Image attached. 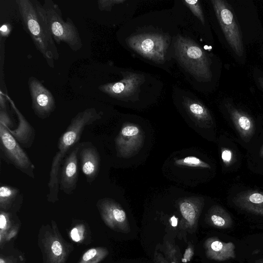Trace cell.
<instances>
[{
	"mask_svg": "<svg viewBox=\"0 0 263 263\" xmlns=\"http://www.w3.org/2000/svg\"><path fill=\"white\" fill-rule=\"evenodd\" d=\"M183 104L189 114L198 120L209 124L212 123L209 110L199 101L185 97Z\"/></svg>",
	"mask_w": 263,
	"mask_h": 263,
	"instance_id": "18",
	"label": "cell"
},
{
	"mask_svg": "<svg viewBox=\"0 0 263 263\" xmlns=\"http://www.w3.org/2000/svg\"><path fill=\"white\" fill-rule=\"evenodd\" d=\"M11 30V27L9 24L2 25L0 28L1 35L2 37H7L10 34Z\"/></svg>",
	"mask_w": 263,
	"mask_h": 263,
	"instance_id": "31",
	"label": "cell"
},
{
	"mask_svg": "<svg viewBox=\"0 0 263 263\" xmlns=\"http://www.w3.org/2000/svg\"><path fill=\"white\" fill-rule=\"evenodd\" d=\"M25 29L48 65L54 67L59 53L51 34L43 4L37 0H16Z\"/></svg>",
	"mask_w": 263,
	"mask_h": 263,
	"instance_id": "1",
	"label": "cell"
},
{
	"mask_svg": "<svg viewBox=\"0 0 263 263\" xmlns=\"http://www.w3.org/2000/svg\"><path fill=\"white\" fill-rule=\"evenodd\" d=\"M96 205L102 220L109 227L115 228L125 221L126 218L125 212L111 200L101 199Z\"/></svg>",
	"mask_w": 263,
	"mask_h": 263,
	"instance_id": "15",
	"label": "cell"
},
{
	"mask_svg": "<svg viewBox=\"0 0 263 263\" xmlns=\"http://www.w3.org/2000/svg\"><path fill=\"white\" fill-rule=\"evenodd\" d=\"M86 226L83 223L76 224L71 230L70 236L72 240L76 242H82L86 235Z\"/></svg>",
	"mask_w": 263,
	"mask_h": 263,
	"instance_id": "24",
	"label": "cell"
},
{
	"mask_svg": "<svg viewBox=\"0 0 263 263\" xmlns=\"http://www.w3.org/2000/svg\"><path fill=\"white\" fill-rule=\"evenodd\" d=\"M211 2L228 44L237 56L242 57L244 53L242 36L232 7L225 0H211Z\"/></svg>",
	"mask_w": 263,
	"mask_h": 263,
	"instance_id": "5",
	"label": "cell"
},
{
	"mask_svg": "<svg viewBox=\"0 0 263 263\" xmlns=\"http://www.w3.org/2000/svg\"><path fill=\"white\" fill-rule=\"evenodd\" d=\"M0 123L10 129L13 127V123L7 111L0 110Z\"/></svg>",
	"mask_w": 263,
	"mask_h": 263,
	"instance_id": "30",
	"label": "cell"
},
{
	"mask_svg": "<svg viewBox=\"0 0 263 263\" xmlns=\"http://www.w3.org/2000/svg\"><path fill=\"white\" fill-rule=\"evenodd\" d=\"M0 263H16L15 258L12 257H5L2 256L0 258Z\"/></svg>",
	"mask_w": 263,
	"mask_h": 263,
	"instance_id": "35",
	"label": "cell"
},
{
	"mask_svg": "<svg viewBox=\"0 0 263 263\" xmlns=\"http://www.w3.org/2000/svg\"><path fill=\"white\" fill-rule=\"evenodd\" d=\"M170 220L171 221L172 226L175 227H176L178 224V219L175 217L173 216L171 218Z\"/></svg>",
	"mask_w": 263,
	"mask_h": 263,
	"instance_id": "36",
	"label": "cell"
},
{
	"mask_svg": "<svg viewBox=\"0 0 263 263\" xmlns=\"http://www.w3.org/2000/svg\"><path fill=\"white\" fill-rule=\"evenodd\" d=\"M260 156L263 158V146L262 147H261V149H260Z\"/></svg>",
	"mask_w": 263,
	"mask_h": 263,
	"instance_id": "39",
	"label": "cell"
},
{
	"mask_svg": "<svg viewBox=\"0 0 263 263\" xmlns=\"http://www.w3.org/2000/svg\"><path fill=\"white\" fill-rule=\"evenodd\" d=\"M51 34L56 43H66L73 51L82 47L78 28L69 17L65 22L59 5L52 0H45L43 4Z\"/></svg>",
	"mask_w": 263,
	"mask_h": 263,
	"instance_id": "4",
	"label": "cell"
},
{
	"mask_svg": "<svg viewBox=\"0 0 263 263\" xmlns=\"http://www.w3.org/2000/svg\"><path fill=\"white\" fill-rule=\"evenodd\" d=\"M108 254L107 249L102 247L91 248L87 250L82 255L78 263H99Z\"/></svg>",
	"mask_w": 263,
	"mask_h": 263,
	"instance_id": "21",
	"label": "cell"
},
{
	"mask_svg": "<svg viewBox=\"0 0 263 263\" xmlns=\"http://www.w3.org/2000/svg\"><path fill=\"white\" fill-rule=\"evenodd\" d=\"M193 255V251L191 249L189 248L186 250L184 255V257L182 258V261L183 262H186L189 261L192 257Z\"/></svg>",
	"mask_w": 263,
	"mask_h": 263,
	"instance_id": "34",
	"label": "cell"
},
{
	"mask_svg": "<svg viewBox=\"0 0 263 263\" xmlns=\"http://www.w3.org/2000/svg\"><path fill=\"white\" fill-rule=\"evenodd\" d=\"M178 163L179 164H183L184 165L193 167L200 166L205 168L210 167V165L202 161L199 158L194 156H189L185 157L183 159L179 161Z\"/></svg>",
	"mask_w": 263,
	"mask_h": 263,
	"instance_id": "26",
	"label": "cell"
},
{
	"mask_svg": "<svg viewBox=\"0 0 263 263\" xmlns=\"http://www.w3.org/2000/svg\"><path fill=\"white\" fill-rule=\"evenodd\" d=\"M139 132V128L135 125H127L124 126L121 130V135L124 137L134 136L137 135Z\"/></svg>",
	"mask_w": 263,
	"mask_h": 263,
	"instance_id": "29",
	"label": "cell"
},
{
	"mask_svg": "<svg viewBox=\"0 0 263 263\" xmlns=\"http://www.w3.org/2000/svg\"><path fill=\"white\" fill-rule=\"evenodd\" d=\"M5 97L9 100L18 120V125L15 130H11L7 127V128L23 146L26 148L30 147L33 143L34 139V128L16 107L13 100L8 95H5Z\"/></svg>",
	"mask_w": 263,
	"mask_h": 263,
	"instance_id": "16",
	"label": "cell"
},
{
	"mask_svg": "<svg viewBox=\"0 0 263 263\" xmlns=\"http://www.w3.org/2000/svg\"><path fill=\"white\" fill-rule=\"evenodd\" d=\"M123 76L121 80L101 85L99 89L112 98L124 99L137 92L144 80L143 74L132 72H126Z\"/></svg>",
	"mask_w": 263,
	"mask_h": 263,
	"instance_id": "10",
	"label": "cell"
},
{
	"mask_svg": "<svg viewBox=\"0 0 263 263\" xmlns=\"http://www.w3.org/2000/svg\"><path fill=\"white\" fill-rule=\"evenodd\" d=\"M128 46L145 58L158 63L165 60L168 39L161 34H140L129 37Z\"/></svg>",
	"mask_w": 263,
	"mask_h": 263,
	"instance_id": "6",
	"label": "cell"
},
{
	"mask_svg": "<svg viewBox=\"0 0 263 263\" xmlns=\"http://www.w3.org/2000/svg\"><path fill=\"white\" fill-rule=\"evenodd\" d=\"M233 201L243 210L263 216V192L252 190L242 191L235 195Z\"/></svg>",
	"mask_w": 263,
	"mask_h": 263,
	"instance_id": "14",
	"label": "cell"
},
{
	"mask_svg": "<svg viewBox=\"0 0 263 263\" xmlns=\"http://www.w3.org/2000/svg\"><path fill=\"white\" fill-rule=\"evenodd\" d=\"M176 55L182 66L198 80L211 81V60L193 40L179 35L174 44Z\"/></svg>",
	"mask_w": 263,
	"mask_h": 263,
	"instance_id": "3",
	"label": "cell"
},
{
	"mask_svg": "<svg viewBox=\"0 0 263 263\" xmlns=\"http://www.w3.org/2000/svg\"><path fill=\"white\" fill-rule=\"evenodd\" d=\"M10 214L1 211L0 213V242L1 245L6 241V236L11 228Z\"/></svg>",
	"mask_w": 263,
	"mask_h": 263,
	"instance_id": "22",
	"label": "cell"
},
{
	"mask_svg": "<svg viewBox=\"0 0 263 263\" xmlns=\"http://www.w3.org/2000/svg\"><path fill=\"white\" fill-rule=\"evenodd\" d=\"M17 232V229L16 227H14L12 228V229L8 232L7 233V235L6 236V241H9L12 238L14 237Z\"/></svg>",
	"mask_w": 263,
	"mask_h": 263,
	"instance_id": "33",
	"label": "cell"
},
{
	"mask_svg": "<svg viewBox=\"0 0 263 263\" xmlns=\"http://www.w3.org/2000/svg\"><path fill=\"white\" fill-rule=\"evenodd\" d=\"M28 86L34 112L41 119L48 118L55 108L52 94L34 77L29 78Z\"/></svg>",
	"mask_w": 263,
	"mask_h": 263,
	"instance_id": "9",
	"label": "cell"
},
{
	"mask_svg": "<svg viewBox=\"0 0 263 263\" xmlns=\"http://www.w3.org/2000/svg\"><path fill=\"white\" fill-rule=\"evenodd\" d=\"M1 149L8 162L23 173L34 178L35 166L27 153L7 127L0 123Z\"/></svg>",
	"mask_w": 263,
	"mask_h": 263,
	"instance_id": "7",
	"label": "cell"
},
{
	"mask_svg": "<svg viewBox=\"0 0 263 263\" xmlns=\"http://www.w3.org/2000/svg\"><path fill=\"white\" fill-rule=\"evenodd\" d=\"M209 219L211 223L218 228L228 229L233 224L231 215L220 206H215L211 209Z\"/></svg>",
	"mask_w": 263,
	"mask_h": 263,
	"instance_id": "19",
	"label": "cell"
},
{
	"mask_svg": "<svg viewBox=\"0 0 263 263\" xmlns=\"http://www.w3.org/2000/svg\"><path fill=\"white\" fill-rule=\"evenodd\" d=\"M180 210L183 218L191 224L194 223L196 212L192 204L183 202L180 205Z\"/></svg>",
	"mask_w": 263,
	"mask_h": 263,
	"instance_id": "23",
	"label": "cell"
},
{
	"mask_svg": "<svg viewBox=\"0 0 263 263\" xmlns=\"http://www.w3.org/2000/svg\"><path fill=\"white\" fill-rule=\"evenodd\" d=\"M81 168L90 184L98 175L100 167V157L95 146L91 142L82 143L79 152Z\"/></svg>",
	"mask_w": 263,
	"mask_h": 263,
	"instance_id": "12",
	"label": "cell"
},
{
	"mask_svg": "<svg viewBox=\"0 0 263 263\" xmlns=\"http://www.w3.org/2000/svg\"><path fill=\"white\" fill-rule=\"evenodd\" d=\"M221 159L226 166H229L233 161L232 151L227 148H222L221 154Z\"/></svg>",
	"mask_w": 263,
	"mask_h": 263,
	"instance_id": "28",
	"label": "cell"
},
{
	"mask_svg": "<svg viewBox=\"0 0 263 263\" xmlns=\"http://www.w3.org/2000/svg\"><path fill=\"white\" fill-rule=\"evenodd\" d=\"M82 143H79L65 159L60 174V189L67 195L73 193L79 177L78 156Z\"/></svg>",
	"mask_w": 263,
	"mask_h": 263,
	"instance_id": "11",
	"label": "cell"
},
{
	"mask_svg": "<svg viewBox=\"0 0 263 263\" xmlns=\"http://www.w3.org/2000/svg\"><path fill=\"white\" fill-rule=\"evenodd\" d=\"M19 193L20 191L17 188L9 185H1L0 187L1 211L6 212L9 210Z\"/></svg>",
	"mask_w": 263,
	"mask_h": 263,
	"instance_id": "20",
	"label": "cell"
},
{
	"mask_svg": "<svg viewBox=\"0 0 263 263\" xmlns=\"http://www.w3.org/2000/svg\"><path fill=\"white\" fill-rule=\"evenodd\" d=\"M52 227L46 230L40 245L43 251L44 263H65L72 246L61 236L54 221Z\"/></svg>",
	"mask_w": 263,
	"mask_h": 263,
	"instance_id": "8",
	"label": "cell"
},
{
	"mask_svg": "<svg viewBox=\"0 0 263 263\" xmlns=\"http://www.w3.org/2000/svg\"><path fill=\"white\" fill-rule=\"evenodd\" d=\"M254 263H263V257L256 260Z\"/></svg>",
	"mask_w": 263,
	"mask_h": 263,
	"instance_id": "38",
	"label": "cell"
},
{
	"mask_svg": "<svg viewBox=\"0 0 263 263\" xmlns=\"http://www.w3.org/2000/svg\"><path fill=\"white\" fill-rule=\"evenodd\" d=\"M183 4L186 5L192 12V13L201 21L202 24H204L205 20L200 2L197 0L184 1Z\"/></svg>",
	"mask_w": 263,
	"mask_h": 263,
	"instance_id": "25",
	"label": "cell"
},
{
	"mask_svg": "<svg viewBox=\"0 0 263 263\" xmlns=\"http://www.w3.org/2000/svg\"><path fill=\"white\" fill-rule=\"evenodd\" d=\"M124 0H99L98 1L99 9L101 11H109L116 4L123 3Z\"/></svg>",
	"mask_w": 263,
	"mask_h": 263,
	"instance_id": "27",
	"label": "cell"
},
{
	"mask_svg": "<svg viewBox=\"0 0 263 263\" xmlns=\"http://www.w3.org/2000/svg\"><path fill=\"white\" fill-rule=\"evenodd\" d=\"M258 82L262 91H263V77H259L258 78Z\"/></svg>",
	"mask_w": 263,
	"mask_h": 263,
	"instance_id": "37",
	"label": "cell"
},
{
	"mask_svg": "<svg viewBox=\"0 0 263 263\" xmlns=\"http://www.w3.org/2000/svg\"><path fill=\"white\" fill-rule=\"evenodd\" d=\"M231 119L240 137L246 142L250 141L255 132V123L246 112L230 104L226 105Z\"/></svg>",
	"mask_w": 263,
	"mask_h": 263,
	"instance_id": "13",
	"label": "cell"
},
{
	"mask_svg": "<svg viewBox=\"0 0 263 263\" xmlns=\"http://www.w3.org/2000/svg\"><path fill=\"white\" fill-rule=\"evenodd\" d=\"M5 94L3 93L1 91L0 94V110L7 111L6 110V99Z\"/></svg>",
	"mask_w": 263,
	"mask_h": 263,
	"instance_id": "32",
	"label": "cell"
},
{
	"mask_svg": "<svg viewBox=\"0 0 263 263\" xmlns=\"http://www.w3.org/2000/svg\"><path fill=\"white\" fill-rule=\"evenodd\" d=\"M206 254L212 259L224 261L236 257L235 246L232 242H225L215 237L210 238L206 242Z\"/></svg>",
	"mask_w": 263,
	"mask_h": 263,
	"instance_id": "17",
	"label": "cell"
},
{
	"mask_svg": "<svg viewBox=\"0 0 263 263\" xmlns=\"http://www.w3.org/2000/svg\"><path fill=\"white\" fill-rule=\"evenodd\" d=\"M101 114L93 107L78 112L71 119L66 131L59 138L58 151L53 158L49 173L48 201L54 203L59 200L61 164L68 151L78 142L85 127L101 119Z\"/></svg>",
	"mask_w": 263,
	"mask_h": 263,
	"instance_id": "2",
	"label": "cell"
}]
</instances>
